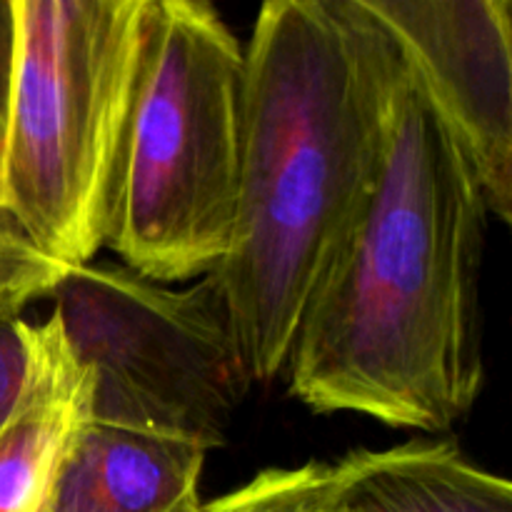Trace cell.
<instances>
[{"label":"cell","mask_w":512,"mask_h":512,"mask_svg":"<svg viewBox=\"0 0 512 512\" xmlns=\"http://www.w3.org/2000/svg\"><path fill=\"white\" fill-rule=\"evenodd\" d=\"M488 215L468 155L390 43L383 168L295 335L290 393L390 428L443 433L463 420L485 385Z\"/></svg>","instance_id":"obj_1"},{"label":"cell","mask_w":512,"mask_h":512,"mask_svg":"<svg viewBox=\"0 0 512 512\" xmlns=\"http://www.w3.org/2000/svg\"><path fill=\"white\" fill-rule=\"evenodd\" d=\"M18 68L0 215L60 270L105 248L150 0H13Z\"/></svg>","instance_id":"obj_4"},{"label":"cell","mask_w":512,"mask_h":512,"mask_svg":"<svg viewBox=\"0 0 512 512\" xmlns=\"http://www.w3.org/2000/svg\"><path fill=\"white\" fill-rule=\"evenodd\" d=\"M30 373L0 428V512H40L70 440L90 418V380L55 315L28 325Z\"/></svg>","instance_id":"obj_8"},{"label":"cell","mask_w":512,"mask_h":512,"mask_svg":"<svg viewBox=\"0 0 512 512\" xmlns=\"http://www.w3.org/2000/svg\"><path fill=\"white\" fill-rule=\"evenodd\" d=\"M245 48L203 0H150L105 245L158 283L213 273L238 218Z\"/></svg>","instance_id":"obj_3"},{"label":"cell","mask_w":512,"mask_h":512,"mask_svg":"<svg viewBox=\"0 0 512 512\" xmlns=\"http://www.w3.org/2000/svg\"><path fill=\"white\" fill-rule=\"evenodd\" d=\"M335 488L333 463L270 468L243 488L200 503L190 512H330Z\"/></svg>","instance_id":"obj_10"},{"label":"cell","mask_w":512,"mask_h":512,"mask_svg":"<svg viewBox=\"0 0 512 512\" xmlns=\"http://www.w3.org/2000/svg\"><path fill=\"white\" fill-rule=\"evenodd\" d=\"M28 325L0 305V428L23 398L30 373Z\"/></svg>","instance_id":"obj_12"},{"label":"cell","mask_w":512,"mask_h":512,"mask_svg":"<svg viewBox=\"0 0 512 512\" xmlns=\"http://www.w3.org/2000/svg\"><path fill=\"white\" fill-rule=\"evenodd\" d=\"M63 275L23 240H0V305L8 313L20 315L30 300L48 298Z\"/></svg>","instance_id":"obj_11"},{"label":"cell","mask_w":512,"mask_h":512,"mask_svg":"<svg viewBox=\"0 0 512 512\" xmlns=\"http://www.w3.org/2000/svg\"><path fill=\"white\" fill-rule=\"evenodd\" d=\"M205 450L85 420L40 512H190L200 505Z\"/></svg>","instance_id":"obj_7"},{"label":"cell","mask_w":512,"mask_h":512,"mask_svg":"<svg viewBox=\"0 0 512 512\" xmlns=\"http://www.w3.org/2000/svg\"><path fill=\"white\" fill-rule=\"evenodd\" d=\"M15 68H18V20L13 0H0V163H3L5 133H8L10 103H13Z\"/></svg>","instance_id":"obj_13"},{"label":"cell","mask_w":512,"mask_h":512,"mask_svg":"<svg viewBox=\"0 0 512 512\" xmlns=\"http://www.w3.org/2000/svg\"><path fill=\"white\" fill-rule=\"evenodd\" d=\"M48 298L90 380V420L223 445L253 385L213 275L173 288L125 265L68 270Z\"/></svg>","instance_id":"obj_5"},{"label":"cell","mask_w":512,"mask_h":512,"mask_svg":"<svg viewBox=\"0 0 512 512\" xmlns=\"http://www.w3.org/2000/svg\"><path fill=\"white\" fill-rule=\"evenodd\" d=\"M468 155L488 213L512 220L510 0H360Z\"/></svg>","instance_id":"obj_6"},{"label":"cell","mask_w":512,"mask_h":512,"mask_svg":"<svg viewBox=\"0 0 512 512\" xmlns=\"http://www.w3.org/2000/svg\"><path fill=\"white\" fill-rule=\"evenodd\" d=\"M390 40L360 0H270L245 48L233 243L213 278L253 383L295 335L368 210L385 150Z\"/></svg>","instance_id":"obj_2"},{"label":"cell","mask_w":512,"mask_h":512,"mask_svg":"<svg viewBox=\"0 0 512 512\" xmlns=\"http://www.w3.org/2000/svg\"><path fill=\"white\" fill-rule=\"evenodd\" d=\"M330 512H512V485L450 440L353 450L333 463Z\"/></svg>","instance_id":"obj_9"},{"label":"cell","mask_w":512,"mask_h":512,"mask_svg":"<svg viewBox=\"0 0 512 512\" xmlns=\"http://www.w3.org/2000/svg\"><path fill=\"white\" fill-rule=\"evenodd\" d=\"M0 240H20L18 235H15L13 230H10V225L5 223L3 215H0ZM25 245H28V243H25Z\"/></svg>","instance_id":"obj_14"}]
</instances>
